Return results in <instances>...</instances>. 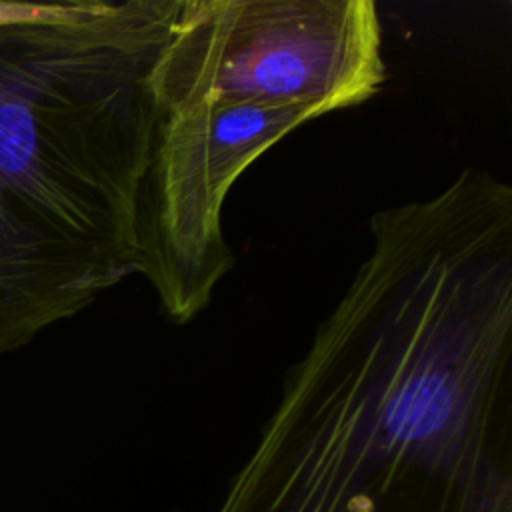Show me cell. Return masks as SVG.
<instances>
[{"label":"cell","instance_id":"1","mask_svg":"<svg viewBox=\"0 0 512 512\" xmlns=\"http://www.w3.org/2000/svg\"><path fill=\"white\" fill-rule=\"evenodd\" d=\"M180 0L0 28V356L138 274L150 72Z\"/></svg>","mask_w":512,"mask_h":512},{"label":"cell","instance_id":"2","mask_svg":"<svg viewBox=\"0 0 512 512\" xmlns=\"http://www.w3.org/2000/svg\"><path fill=\"white\" fill-rule=\"evenodd\" d=\"M214 512H512V414L282 382Z\"/></svg>","mask_w":512,"mask_h":512},{"label":"cell","instance_id":"3","mask_svg":"<svg viewBox=\"0 0 512 512\" xmlns=\"http://www.w3.org/2000/svg\"><path fill=\"white\" fill-rule=\"evenodd\" d=\"M384 80L370 0H180L148 84L158 114L256 102L324 116L366 102Z\"/></svg>","mask_w":512,"mask_h":512},{"label":"cell","instance_id":"4","mask_svg":"<svg viewBox=\"0 0 512 512\" xmlns=\"http://www.w3.org/2000/svg\"><path fill=\"white\" fill-rule=\"evenodd\" d=\"M318 116L312 106L256 102L156 112L136 206L138 274L172 322L198 316L234 266L222 208L236 178L280 138Z\"/></svg>","mask_w":512,"mask_h":512},{"label":"cell","instance_id":"5","mask_svg":"<svg viewBox=\"0 0 512 512\" xmlns=\"http://www.w3.org/2000/svg\"><path fill=\"white\" fill-rule=\"evenodd\" d=\"M70 2H4L0 0V28L58 18Z\"/></svg>","mask_w":512,"mask_h":512}]
</instances>
